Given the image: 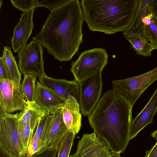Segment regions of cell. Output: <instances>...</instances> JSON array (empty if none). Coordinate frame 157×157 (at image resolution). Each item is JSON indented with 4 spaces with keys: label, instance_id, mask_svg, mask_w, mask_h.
I'll return each mask as SVG.
<instances>
[{
    "label": "cell",
    "instance_id": "1",
    "mask_svg": "<svg viewBox=\"0 0 157 157\" xmlns=\"http://www.w3.org/2000/svg\"><path fill=\"white\" fill-rule=\"evenodd\" d=\"M84 21L81 2L70 0L51 10L41 29L32 39L55 59L70 60L82 43Z\"/></svg>",
    "mask_w": 157,
    "mask_h": 157
},
{
    "label": "cell",
    "instance_id": "2",
    "mask_svg": "<svg viewBox=\"0 0 157 157\" xmlns=\"http://www.w3.org/2000/svg\"><path fill=\"white\" fill-rule=\"evenodd\" d=\"M132 109L112 88L103 94L88 117L94 132L106 142L113 152H123L128 144Z\"/></svg>",
    "mask_w": 157,
    "mask_h": 157
},
{
    "label": "cell",
    "instance_id": "3",
    "mask_svg": "<svg viewBox=\"0 0 157 157\" xmlns=\"http://www.w3.org/2000/svg\"><path fill=\"white\" fill-rule=\"evenodd\" d=\"M139 0H82L84 21L91 31L113 34L124 32L136 14Z\"/></svg>",
    "mask_w": 157,
    "mask_h": 157
},
{
    "label": "cell",
    "instance_id": "4",
    "mask_svg": "<svg viewBox=\"0 0 157 157\" xmlns=\"http://www.w3.org/2000/svg\"><path fill=\"white\" fill-rule=\"evenodd\" d=\"M19 113L0 116V151L7 157H27L18 130Z\"/></svg>",
    "mask_w": 157,
    "mask_h": 157
},
{
    "label": "cell",
    "instance_id": "5",
    "mask_svg": "<svg viewBox=\"0 0 157 157\" xmlns=\"http://www.w3.org/2000/svg\"><path fill=\"white\" fill-rule=\"evenodd\" d=\"M157 80V67L141 75L112 81L117 95L131 108L144 91Z\"/></svg>",
    "mask_w": 157,
    "mask_h": 157
},
{
    "label": "cell",
    "instance_id": "6",
    "mask_svg": "<svg viewBox=\"0 0 157 157\" xmlns=\"http://www.w3.org/2000/svg\"><path fill=\"white\" fill-rule=\"evenodd\" d=\"M109 55L105 49L95 48L82 52L78 59L71 63L70 71L78 83L102 71L108 64Z\"/></svg>",
    "mask_w": 157,
    "mask_h": 157
},
{
    "label": "cell",
    "instance_id": "7",
    "mask_svg": "<svg viewBox=\"0 0 157 157\" xmlns=\"http://www.w3.org/2000/svg\"><path fill=\"white\" fill-rule=\"evenodd\" d=\"M43 47L33 40L18 52V67L24 74L39 77L45 73L43 58Z\"/></svg>",
    "mask_w": 157,
    "mask_h": 157
},
{
    "label": "cell",
    "instance_id": "8",
    "mask_svg": "<svg viewBox=\"0 0 157 157\" xmlns=\"http://www.w3.org/2000/svg\"><path fill=\"white\" fill-rule=\"evenodd\" d=\"M21 85L11 79L0 80V116L25 108L26 101Z\"/></svg>",
    "mask_w": 157,
    "mask_h": 157
},
{
    "label": "cell",
    "instance_id": "9",
    "mask_svg": "<svg viewBox=\"0 0 157 157\" xmlns=\"http://www.w3.org/2000/svg\"><path fill=\"white\" fill-rule=\"evenodd\" d=\"M101 72H99L79 83L80 109L84 116L88 117L100 99L102 87Z\"/></svg>",
    "mask_w": 157,
    "mask_h": 157
},
{
    "label": "cell",
    "instance_id": "10",
    "mask_svg": "<svg viewBox=\"0 0 157 157\" xmlns=\"http://www.w3.org/2000/svg\"><path fill=\"white\" fill-rule=\"evenodd\" d=\"M113 153L106 142L94 132L83 135L69 157H110Z\"/></svg>",
    "mask_w": 157,
    "mask_h": 157
},
{
    "label": "cell",
    "instance_id": "11",
    "mask_svg": "<svg viewBox=\"0 0 157 157\" xmlns=\"http://www.w3.org/2000/svg\"><path fill=\"white\" fill-rule=\"evenodd\" d=\"M38 77L40 84L53 91L63 101L72 96L79 104V84L76 80L55 79L48 76L45 73Z\"/></svg>",
    "mask_w": 157,
    "mask_h": 157
},
{
    "label": "cell",
    "instance_id": "12",
    "mask_svg": "<svg viewBox=\"0 0 157 157\" xmlns=\"http://www.w3.org/2000/svg\"><path fill=\"white\" fill-rule=\"evenodd\" d=\"M52 119L47 127L43 138L44 150L58 147L69 130L63 121L61 109L52 113Z\"/></svg>",
    "mask_w": 157,
    "mask_h": 157
},
{
    "label": "cell",
    "instance_id": "13",
    "mask_svg": "<svg viewBox=\"0 0 157 157\" xmlns=\"http://www.w3.org/2000/svg\"><path fill=\"white\" fill-rule=\"evenodd\" d=\"M35 10L23 12L19 22L15 27L13 37L10 39L11 47L15 52H18L27 44L34 26L33 16Z\"/></svg>",
    "mask_w": 157,
    "mask_h": 157
},
{
    "label": "cell",
    "instance_id": "14",
    "mask_svg": "<svg viewBox=\"0 0 157 157\" xmlns=\"http://www.w3.org/2000/svg\"><path fill=\"white\" fill-rule=\"evenodd\" d=\"M64 122L69 131L76 134L82 127V115L79 104L73 96H71L62 104Z\"/></svg>",
    "mask_w": 157,
    "mask_h": 157
},
{
    "label": "cell",
    "instance_id": "15",
    "mask_svg": "<svg viewBox=\"0 0 157 157\" xmlns=\"http://www.w3.org/2000/svg\"><path fill=\"white\" fill-rule=\"evenodd\" d=\"M157 111V88L144 108L132 120L130 131V140L135 137L147 125L152 123L153 117Z\"/></svg>",
    "mask_w": 157,
    "mask_h": 157
},
{
    "label": "cell",
    "instance_id": "16",
    "mask_svg": "<svg viewBox=\"0 0 157 157\" xmlns=\"http://www.w3.org/2000/svg\"><path fill=\"white\" fill-rule=\"evenodd\" d=\"M35 101L42 109L50 113L60 109L64 102L53 91L37 81Z\"/></svg>",
    "mask_w": 157,
    "mask_h": 157
},
{
    "label": "cell",
    "instance_id": "17",
    "mask_svg": "<svg viewBox=\"0 0 157 157\" xmlns=\"http://www.w3.org/2000/svg\"><path fill=\"white\" fill-rule=\"evenodd\" d=\"M26 104L24 109L19 113V121L29 124L34 134L40 120L49 113L42 109L35 101H26Z\"/></svg>",
    "mask_w": 157,
    "mask_h": 157
},
{
    "label": "cell",
    "instance_id": "18",
    "mask_svg": "<svg viewBox=\"0 0 157 157\" xmlns=\"http://www.w3.org/2000/svg\"><path fill=\"white\" fill-rule=\"evenodd\" d=\"M142 24V36L150 41L154 50L157 49V16L149 5L143 16Z\"/></svg>",
    "mask_w": 157,
    "mask_h": 157
},
{
    "label": "cell",
    "instance_id": "19",
    "mask_svg": "<svg viewBox=\"0 0 157 157\" xmlns=\"http://www.w3.org/2000/svg\"><path fill=\"white\" fill-rule=\"evenodd\" d=\"M131 44L136 53L141 56L147 57L152 54L154 50L150 43L145 37L136 33H129L124 36Z\"/></svg>",
    "mask_w": 157,
    "mask_h": 157
},
{
    "label": "cell",
    "instance_id": "20",
    "mask_svg": "<svg viewBox=\"0 0 157 157\" xmlns=\"http://www.w3.org/2000/svg\"><path fill=\"white\" fill-rule=\"evenodd\" d=\"M150 0H139L138 6L135 17L128 27L123 32L125 36L129 33H136L142 36V20Z\"/></svg>",
    "mask_w": 157,
    "mask_h": 157
},
{
    "label": "cell",
    "instance_id": "21",
    "mask_svg": "<svg viewBox=\"0 0 157 157\" xmlns=\"http://www.w3.org/2000/svg\"><path fill=\"white\" fill-rule=\"evenodd\" d=\"M10 73L11 79L19 84H21V74L17 63L15 58L11 52L10 48L7 46L4 48L3 55Z\"/></svg>",
    "mask_w": 157,
    "mask_h": 157
},
{
    "label": "cell",
    "instance_id": "22",
    "mask_svg": "<svg viewBox=\"0 0 157 157\" xmlns=\"http://www.w3.org/2000/svg\"><path fill=\"white\" fill-rule=\"evenodd\" d=\"M36 77L31 74H24V78L21 86L26 101H35Z\"/></svg>",
    "mask_w": 157,
    "mask_h": 157
},
{
    "label": "cell",
    "instance_id": "23",
    "mask_svg": "<svg viewBox=\"0 0 157 157\" xmlns=\"http://www.w3.org/2000/svg\"><path fill=\"white\" fill-rule=\"evenodd\" d=\"M75 134L68 131L58 146L57 157H69Z\"/></svg>",
    "mask_w": 157,
    "mask_h": 157
},
{
    "label": "cell",
    "instance_id": "24",
    "mask_svg": "<svg viewBox=\"0 0 157 157\" xmlns=\"http://www.w3.org/2000/svg\"><path fill=\"white\" fill-rule=\"evenodd\" d=\"M18 130L23 143L27 151L29 145L34 135L30 126L28 124L19 121Z\"/></svg>",
    "mask_w": 157,
    "mask_h": 157
},
{
    "label": "cell",
    "instance_id": "25",
    "mask_svg": "<svg viewBox=\"0 0 157 157\" xmlns=\"http://www.w3.org/2000/svg\"><path fill=\"white\" fill-rule=\"evenodd\" d=\"M13 6L25 12L37 7L36 0H10Z\"/></svg>",
    "mask_w": 157,
    "mask_h": 157
},
{
    "label": "cell",
    "instance_id": "26",
    "mask_svg": "<svg viewBox=\"0 0 157 157\" xmlns=\"http://www.w3.org/2000/svg\"><path fill=\"white\" fill-rule=\"evenodd\" d=\"M70 0H36L37 7H44L51 10L69 2Z\"/></svg>",
    "mask_w": 157,
    "mask_h": 157
},
{
    "label": "cell",
    "instance_id": "27",
    "mask_svg": "<svg viewBox=\"0 0 157 157\" xmlns=\"http://www.w3.org/2000/svg\"><path fill=\"white\" fill-rule=\"evenodd\" d=\"M58 147L38 152L31 157H57Z\"/></svg>",
    "mask_w": 157,
    "mask_h": 157
},
{
    "label": "cell",
    "instance_id": "28",
    "mask_svg": "<svg viewBox=\"0 0 157 157\" xmlns=\"http://www.w3.org/2000/svg\"><path fill=\"white\" fill-rule=\"evenodd\" d=\"M11 79V76L4 57H0V80Z\"/></svg>",
    "mask_w": 157,
    "mask_h": 157
},
{
    "label": "cell",
    "instance_id": "29",
    "mask_svg": "<svg viewBox=\"0 0 157 157\" xmlns=\"http://www.w3.org/2000/svg\"><path fill=\"white\" fill-rule=\"evenodd\" d=\"M144 157H157V141L149 150L146 151Z\"/></svg>",
    "mask_w": 157,
    "mask_h": 157
},
{
    "label": "cell",
    "instance_id": "30",
    "mask_svg": "<svg viewBox=\"0 0 157 157\" xmlns=\"http://www.w3.org/2000/svg\"><path fill=\"white\" fill-rule=\"evenodd\" d=\"M149 5L151 9L157 16V0H150Z\"/></svg>",
    "mask_w": 157,
    "mask_h": 157
},
{
    "label": "cell",
    "instance_id": "31",
    "mask_svg": "<svg viewBox=\"0 0 157 157\" xmlns=\"http://www.w3.org/2000/svg\"><path fill=\"white\" fill-rule=\"evenodd\" d=\"M152 137L157 140V129L153 131L151 134Z\"/></svg>",
    "mask_w": 157,
    "mask_h": 157
},
{
    "label": "cell",
    "instance_id": "32",
    "mask_svg": "<svg viewBox=\"0 0 157 157\" xmlns=\"http://www.w3.org/2000/svg\"><path fill=\"white\" fill-rule=\"evenodd\" d=\"M110 157H121L120 153L113 152Z\"/></svg>",
    "mask_w": 157,
    "mask_h": 157
},
{
    "label": "cell",
    "instance_id": "33",
    "mask_svg": "<svg viewBox=\"0 0 157 157\" xmlns=\"http://www.w3.org/2000/svg\"><path fill=\"white\" fill-rule=\"evenodd\" d=\"M0 157H7L5 154L0 151Z\"/></svg>",
    "mask_w": 157,
    "mask_h": 157
},
{
    "label": "cell",
    "instance_id": "34",
    "mask_svg": "<svg viewBox=\"0 0 157 157\" xmlns=\"http://www.w3.org/2000/svg\"><path fill=\"white\" fill-rule=\"evenodd\" d=\"M2 0H0V7H1V6L2 5Z\"/></svg>",
    "mask_w": 157,
    "mask_h": 157
}]
</instances>
